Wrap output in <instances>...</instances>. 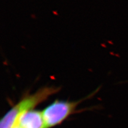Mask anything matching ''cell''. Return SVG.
Masks as SVG:
<instances>
[{"label": "cell", "mask_w": 128, "mask_h": 128, "mask_svg": "<svg viewBox=\"0 0 128 128\" xmlns=\"http://www.w3.org/2000/svg\"><path fill=\"white\" fill-rule=\"evenodd\" d=\"M60 90L59 87L44 86L35 93L26 95L14 105L2 118L0 128H13L17 124L18 118L26 112L33 110L51 96Z\"/></svg>", "instance_id": "1"}, {"label": "cell", "mask_w": 128, "mask_h": 128, "mask_svg": "<svg viewBox=\"0 0 128 128\" xmlns=\"http://www.w3.org/2000/svg\"><path fill=\"white\" fill-rule=\"evenodd\" d=\"M83 100L69 102L56 100L42 110L46 128H51L62 123L73 114Z\"/></svg>", "instance_id": "2"}, {"label": "cell", "mask_w": 128, "mask_h": 128, "mask_svg": "<svg viewBox=\"0 0 128 128\" xmlns=\"http://www.w3.org/2000/svg\"><path fill=\"white\" fill-rule=\"evenodd\" d=\"M21 128H46L42 111L30 110L22 114L16 126Z\"/></svg>", "instance_id": "3"}, {"label": "cell", "mask_w": 128, "mask_h": 128, "mask_svg": "<svg viewBox=\"0 0 128 128\" xmlns=\"http://www.w3.org/2000/svg\"><path fill=\"white\" fill-rule=\"evenodd\" d=\"M13 128H20V127H19V126H14V127Z\"/></svg>", "instance_id": "4"}]
</instances>
